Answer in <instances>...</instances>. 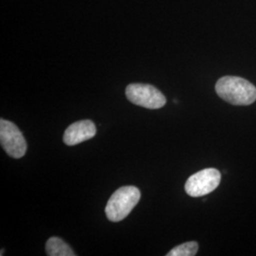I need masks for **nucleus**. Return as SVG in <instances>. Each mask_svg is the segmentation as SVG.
<instances>
[{"mask_svg": "<svg viewBox=\"0 0 256 256\" xmlns=\"http://www.w3.org/2000/svg\"><path fill=\"white\" fill-rule=\"evenodd\" d=\"M46 254L48 256H75L74 250L61 238H50L46 244Z\"/></svg>", "mask_w": 256, "mask_h": 256, "instance_id": "obj_7", "label": "nucleus"}, {"mask_svg": "<svg viewBox=\"0 0 256 256\" xmlns=\"http://www.w3.org/2000/svg\"><path fill=\"white\" fill-rule=\"evenodd\" d=\"M198 250V242H186L172 248L166 256H194Z\"/></svg>", "mask_w": 256, "mask_h": 256, "instance_id": "obj_8", "label": "nucleus"}, {"mask_svg": "<svg viewBox=\"0 0 256 256\" xmlns=\"http://www.w3.org/2000/svg\"><path fill=\"white\" fill-rule=\"evenodd\" d=\"M128 100L148 110H158L166 104L164 95L155 86L146 84H130L126 90Z\"/></svg>", "mask_w": 256, "mask_h": 256, "instance_id": "obj_3", "label": "nucleus"}, {"mask_svg": "<svg viewBox=\"0 0 256 256\" xmlns=\"http://www.w3.org/2000/svg\"><path fill=\"white\" fill-rule=\"evenodd\" d=\"M220 98L234 106H250L256 101V88L246 79L238 76L221 77L216 84Z\"/></svg>", "mask_w": 256, "mask_h": 256, "instance_id": "obj_1", "label": "nucleus"}, {"mask_svg": "<svg viewBox=\"0 0 256 256\" xmlns=\"http://www.w3.org/2000/svg\"><path fill=\"white\" fill-rule=\"evenodd\" d=\"M0 142L5 152L14 158H20L27 152V142L22 132L7 120H0Z\"/></svg>", "mask_w": 256, "mask_h": 256, "instance_id": "obj_5", "label": "nucleus"}, {"mask_svg": "<svg viewBox=\"0 0 256 256\" xmlns=\"http://www.w3.org/2000/svg\"><path fill=\"white\" fill-rule=\"evenodd\" d=\"M221 182V174L216 168H207L192 174L185 183V192L192 198H200L214 192Z\"/></svg>", "mask_w": 256, "mask_h": 256, "instance_id": "obj_4", "label": "nucleus"}, {"mask_svg": "<svg viewBox=\"0 0 256 256\" xmlns=\"http://www.w3.org/2000/svg\"><path fill=\"white\" fill-rule=\"evenodd\" d=\"M96 135L95 124L90 120H82L70 124L64 131L63 140L68 146H74L88 140Z\"/></svg>", "mask_w": 256, "mask_h": 256, "instance_id": "obj_6", "label": "nucleus"}, {"mask_svg": "<svg viewBox=\"0 0 256 256\" xmlns=\"http://www.w3.org/2000/svg\"><path fill=\"white\" fill-rule=\"evenodd\" d=\"M140 200V191L135 186H124L110 196L106 214L111 222L124 220Z\"/></svg>", "mask_w": 256, "mask_h": 256, "instance_id": "obj_2", "label": "nucleus"}]
</instances>
